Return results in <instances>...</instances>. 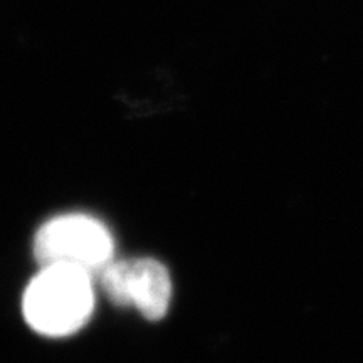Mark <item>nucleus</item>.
I'll return each instance as SVG.
<instances>
[{"instance_id":"f257e3e1","label":"nucleus","mask_w":363,"mask_h":363,"mask_svg":"<svg viewBox=\"0 0 363 363\" xmlns=\"http://www.w3.org/2000/svg\"><path fill=\"white\" fill-rule=\"evenodd\" d=\"M93 279L72 267H43L27 286L22 299L26 321L45 337L76 333L93 315Z\"/></svg>"},{"instance_id":"f03ea898","label":"nucleus","mask_w":363,"mask_h":363,"mask_svg":"<svg viewBox=\"0 0 363 363\" xmlns=\"http://www.w3.org/2000/svg\"><path fill=\"white\" fill-rule=\"evenodd\" d=\"M115 244L106 225L89 216L71 214L51 219L34 238V256L43 267L66 266L98 278L115 259Z\"/></svg>"},{"instance_id":"7ed1b4c3","label":"nucleus","mask_w":363,"mask_h":363,"mask_svg":"<svg viewBox=\"0 0 363 363\" xmlns=\"http://www.w3.org/2000/svg\"><path fill=\"white\" fill-rule=\"evenodd\" d=\"M103 291L118 306H133L150 321L167 315L172 279L167 267L152 257L113 259L98 276Z\"/></svg>"}]
</instances>
